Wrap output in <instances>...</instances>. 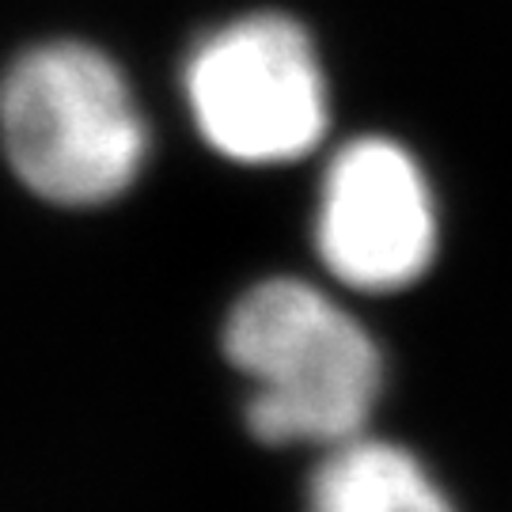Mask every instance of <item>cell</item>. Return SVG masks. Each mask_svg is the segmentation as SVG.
I'll list each match as a JSON object with an SVG mask.
<instances>
[{
	"mask_svg": "<svg viewBox=\"0 0 512 512\" xmlns=\"http://www.w3.org/2000/svg\"><path fill=\"white\" fill-rule=\"evenodd\" d=\"M183 92L202 141L243 167L296 164L323 145L330 92L308 27L251 12L190 50Z\"/></svg>",
	"mask_w": 512,
	"mask_h": 512,
	"instance_id": "cell-3",
	"label": "cell"
},
{
	"mask_svg": "<svg viewBox=\"0 0 512 512\" xmlns=\"http://www.w3.org/2000/svg\"><path fill=\"white\" fill-rule=\"evenodd\" d=\"M304 512H456V505L410 448L361 433L323 448Z\"/></svg>",
	"mask_w": 512,
	"mask_h": 512,
	"instance_id": "cell-5",
	"label": "cell"
},
{
	"mask_svg": "<svg viewBox=\"0 0 512 512\" xmlns=\"http://www.w3.org/2000/svg\"><path fill=\"white\" fill-rule=\"evenodd\" d=\"M437 239V198L410 148L361 133L330 156L315 205V251L338 285L403 293L429 274Z\"/></svg>",
	"mask_w": 512,
	"mask_h": 512,
	"instance_id": "cell-4",
	"label": "cell"
},
{
	"mask_svg": "<svg viewBox=\"0 0 512 512\" xmlns=\"http://www.w3.org/2000/svg\"><path fill=\"white\" fill-rule=\"evenodd\" d=\"M0 148L35 198L95 209L145 171L148 126L114 57L80 38H50L0 76Z\"/></svg>",
	"mask_w": 512,
	"mask_h": 512,
	"instance_id": "cell-2",
	"label": "cell"
},
{
	"mask_svg": "<svg viewBox=\"0 0 512 512\" xmlns=\"http://www.w3.org/2000/svg\"><path fill=\"white\" fill-rule=\"evenodd\" d=\"M220 349L251 384L243 421L270 448H334L368 433L384 353L357 315L304 277H266L224 315Z\"/></svg>",
	"mask_w": 512,
	"mask_h": 512,
	"instance_id": "cell-1",
	"label": "cell"
}]
</instances>
